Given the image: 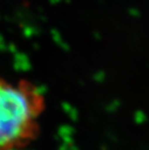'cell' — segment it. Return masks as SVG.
Segmentation results:
<instances>
[{"label":"cell","instance_id":"cell-1","mask_svg":"<svg viewBox=\"0 0 149 150\" xmlns=\"http://www.w3.org/2000/svg\"><path fill=\"white\" fill-rule=\"evenodd\" d=\"M47 97L26 78L0 75V150H25L39 138Z\"/></svg>","mask_w":149,"mask_h":150}]
</instances>
